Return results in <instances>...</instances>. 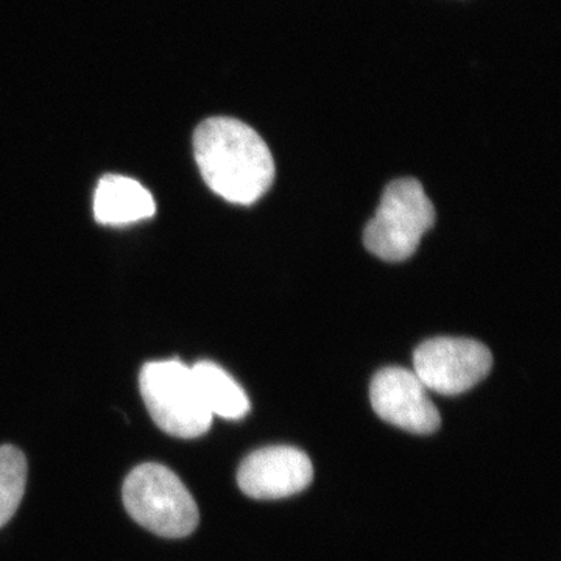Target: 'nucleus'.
<instances>
[{
    "instance_id": "nucleus-1",
    "label": "nucleus",
    "mask_w": 561,
    "mask_h": 561,
    "mask_svg": "<svg viewBox=\"0 0 561 561\" xmlns=\"http://www.w3.org/2000/svg\"><path fill=\"white\" fill-rule=\"evenodd\" d=\"M194 157L209 190L236 205H253L275 181V161L265 140L232 117H209L198 125Z\"/></svg>"
},
{
    "instance_id": "nucleus-2",
    "label": "nucleus",
    "mask_w": 561,
    "mask_h": 561,
    "mask_svg": "<svg viewBox=\"0 0 561 561\" xmlns=\"http://www.w3.org/2000/svg\"><path fill=\"white\" fill-rule=\"evenodd\" d=\"M124 505L133 519L164 538L197 529L198 507L175 472L158 463L139 465L124 483Z\"/></svg>"
},
{
    "instance_id": "nucleus-3",
    "label": "nucleus",
    "mask_w": 561,
    "mask_h": 561,
    "mask_svg": "<svg viewBox=\"0 0 561 561\" xmlns=\"http://www.w3.org/2000/svg\"><path fill=\"white\" fill-rule=\"evenodd\" d=\"M434 224V205L421 183L394 180L383 191L379 208L365 228L364 243L379 260L405 261Z\"/></svg>"
},
{
    "instance_id": "nucleus-4",
    "label": "nucleus",
    "mask_w": 561,
    "mask_h": 561,
    "mask_svg": "<svg viewBox=\"0 0 561 561\" xmlns=\"http://www.w3.org/2000/svg\"><path fill=\"white\" fill-rule=\"evenodd\" d=\"M142 400L151 419L180 438H195L209 431L214 416L203 404L191 367L179 359L144 365L139 376Z\"/></svg>"
},
{
    "instance_id": "nucleus-5",
    "label": "nucleus",
    "mask_w": 561,
    "mask_h": 561,
    "mask_svg": "<svg viewBox=\"0 0 561 561\" xmlns=\"http://www.w3.org/2000/svg\"><path fill=\"white\" fill-rule=\"evenodd\" d=\"M493 356L471 339L437 337L421 343L413 353V373L427 390L460 394L489 376Z\"/></svg>"
},
{
    "instance_id": "nucleus-6",
    "label": "nucleus",
    "mask_w": 561,
    "mask_h": 561,
    "mask_svg": "<svg viewBox=\"0 0 561 561\" xmlns=\"http://www.w3.org/2000/svg\"><path fill=\"white\" fill-rule=\"evenodd\" d=\"M373 409L387 423L412 434H432L440 427L438 409L419 376L400 367L376 373L370 387Z\"/></svg>"
},
{
    "instance_id": "nucleus-7",
    "label": "nucleus",
    "mask_w": 561,
    "mask_h": 561,
    "mask_svg": "<svg viewBox=\"0 0 561 561\" xmlns=\"http://www.w3.org/2000/svg\"><path fill=\"white\" fill-rule=\"evenodd\" d=\"M313 479L312 461L301 449L268 446L250 454L238 471V483L254 500H280L305 490Z\"/></svg>"
},
{
    "instance_id": "nucleus-8",
    "label": "nucleus",
    "mask_w": 561,
    "mask_h": 561,
    "mask_svg": "<svg viewBox=\"0 0 561 561\" xmlns=\"http://www.w3.org/2000/svg\"><path fill=\"white\" fill-rule=\"evenodd\" d=\"M153 197L139 181L122 175H106L94 194V217L99 224L121 227L154 216Z\"/></svg>"
},
{
    "instance_id": "nucleus-9",
    "label": "nucleus",
    "mask_w": 561,
    "mask_h": 561,
    "mask_svg": "<svg viewBox=\"0 0 561 561\" xmlns=\"http://www.w3.org/2000/svg\"><path fill=\"white\" fill-rule=\"evenodd\" d=\"M203 404L210 415L225 420H242L250 412L245 391L224 368L203 360L191 367Z\"/></svg>"
},
{
    "instance_id": "nucleus-10",
    "label": "nucleus",
    "mask_w": 561,
    "mask_h": 561,
    "mask_svg": "<svg viewBox=\"0 0 561 561\" xmlns=\"http://www.w3.org/2000/svg\"><path fill=\"white\" fill-rule=\"evenodd\" d=\"M27 483V460L14 446H0V527L13 518Z\"/></svg>"
}]
</instances>
